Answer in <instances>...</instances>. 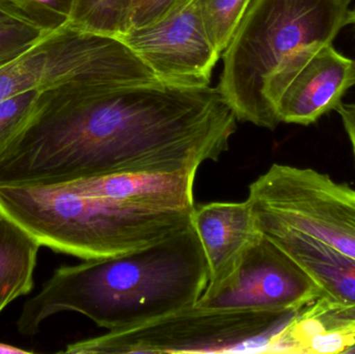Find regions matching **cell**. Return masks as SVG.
I'll list each match as a JSON object with an SVG mask.
<instances>
[{
	"mask_svg": "<svg viewBox=\"0 0 355 354\" xmlns=\"http://www.w3.org/2000/svg\"><path fill=\"white\" fill-rule=\"evenodd\" d=\"M237 116L217 87L79 83L40 91L0 155V187L194 172L229 149Z\"/></svg>",
	"mask_w": 355,
	"mask_h": 354,
	"instance_id": "6da1fadb",
	"label": "cell"
},
{
	"mask_svg": "<svg viewBox=\"0 0 355 354\" xmlns=\"http://www.w3.org/2000/svg\"><path fill=\"white\" fill-rule=\"evenodd\" d=\"M194 172L0 187V213L42 247L85 260L151 247L191 224Z\"/></svg>",
	"mask_w": 355,
	"mask_h": 354,
	"instance_id": "7a4b0ae2",
	"label": "cell"
},
{
	"mask_svg": "<svg viewBox=\"0 0 355 354\" xmlns=\"http://www.w3.org/2000/svg\"><path fill=\"white\" fill-rule=\"evenodd\" d=\"M208 283L191 222L146 249L58 268L25 303L17 328L33 336L47 318L75 312L108 332L126 330L196 305Z\"/></svg>",
	"mask_w": 355,
	"mask_h": 354,
	"instance_id": "3957f363",
	"label": "cell"
},
{
	"mask_svg": "<svg viewBox=\"0 0 355 354\" xmlns=\"http://www.w3.org/2000/svg\"><path fill=\"white\" fill-rule=\"evenodd\" d=\"M350 0H254L227 47L217 89L239 122L277 128L263 97L267 77L302 46L333 43L347 25Z\"/></svg>",
	"mask_w": 355,
	"mask_h": 354,
	"instance_id": "277c9868",
	"label": "cell"
},
{
	"mask_svg": "<svg viewBox=\"0 0 355 354\" xmlns=\"http://www.w3.org/2000/svg\"><path fill=\"white\" fill-rule=\"evenodd\" d=\"M296 313L204 309L192 305L133 328L72 343L64 353H272L282 330Z\"/></svg>",
	"mask_w": 355,
	"mask_h": 354,
	"instance_id": "5b68a950",
	"label": "cell"
},
{
	"mask_svg": "<svg viewBox=\"0 0 355 354\" xmlns=\"http://www.w3.org/2000/svg\"><path fill=\"white\" fill-rule=\"evenodd\" d=\"M162 82L120 39L70 24L46 33L0 66V101L64 83Z\"/></svg>",
	"mask_w": 355,
	"mask_h": 354,
	"instance_id": "8992f818",
	"label": "cell"
},
{
	"mask_svg": "<svg viewBox=\"0 0 355 354\" xmlns=\"http://www.w3.org/2000/svg\"><path fill=\"white\" fill-rule=\"evenodd\" d=\"M257 230L294 231L355 259V189L312 168L272 164L248 189Z\"/></svg>",
	"mask_w": 355,
	"mask_h": 354,
	"instance_id": "52a82bcc",
	"label": "cell"
},
{
	"mask_svg": "<svg viewBox=\"0 0 355 354\" xmlns=\"http://www.w3.org/2000/svg\"><path fill=\"white\" fill-rule=\"evenodd\" d=\"M321 297L309 274L258 231L227 272L208 283L196 306L282 313L298 312Z\"/></svg>",
	"mask_w": 355,
	"mask_h": 354,
	"instance_id": "ba28073f",
	"label": "cell"
},
{
	"mask_svg": "<svg viewBox=\"0 0 355 354\" xmlns=\"http://www.w3.org/2000/svg\"><path fill=\"white\" fill-rule=\"evenodd\" d=\"M355 85V60L333 43L302 46L267 77L263 97L279 123L302 126L336 110Z\"/></svg>",
	"mask_w": 355,
	"mask_h": 354,
	"instance_id": "9c48e42d",
	"label": "cell"
},
{
	"mask_svg": "<svg viewBox=\"0 0 355 354\" xmlns=\"http://www.w3.org/2000/svg\"><path fill=\"white\" fill-rule=\"evenodd\" d=\"M120 39L162 82L180 87L210 85L221 55L207 30L200 0H180L162 20Z\"/></svg>",
	"mask_w": 355,
	"mask_h": 354,
	"instance_id": "30bf717a",
	"label": "cell"
},
{
	"mask_svg": "<svg viewBox=\"0 0 355 354\" xmlns=\"http://www.w3.org/2000/svg\"><path fill=\"white\" fill-rule=\"evenodd\" d=\"M260 232V231H259ZM292 258L323 297L355 316V259L308 235L284 229L261 232Z\"/></svg>",
	"mask_w": 355,
	"mask_h": 354,
	"instance_id": "8fae6325",
	"label": "cell"
},
{
	"mask_svg": "<svg viewBox=\"0 0 355 354\" xmlns=\"http://www.w3.org/2000/svg\"><path fill=\"white\" fill-rule=\"evenodd\" d=\"M209 267V282L227 272L258 232L248 201L196 207L191 218Z\"/></svg>",
	"mask_w": 355,
	"mask_h": 354,
	"instance_id": "7c38bea8",
	"label": "cell"
},
{
	"mask_svg": "<svg viewBox=\"0 0 355 354\" xmlns=\"http://www.w3.org/2000/svg\"><path fill=\"white\" fill-rule=\"evenodd\" d=\"M41 247L26 231L0 213V313L33 290Z\"/></svg>",
	"mask_w": 355,
	"mask_h": 354,
	"instance_id": "4fadbf2b",
	"label": "cell"
},
{
	"mask_svg": "<svg viewBox=\"0 0 355 354\" xmlns=\"http://www.w3.org/2000/svg\"><path fill=\"white\" fill-rule=\"evenodd\" d=\"M69 24L87 33L122 37L126 33V0H74Z\"/></svg>",
	"mask_w": 355,
	"mask_h": 354,
	"instance_id": "5bb4252c",
	"label": "cell"
},
{
	"mask_svg": "<svg viewBox=\"0 0 355 354\" xmlns=\"http://www.w3.org/2000/svg\"><path fill=\"white\" fill-rule=\"evenodd\" d=\"M254 0H200L202 19L213 44L223 54Z\"/></svg>",
	"mask_w": 355,
	"mask_h": 354,
	"instance_id": "9a60e30c",
	"label": "cell"
},
{
	"mask_svg": "<svg viewBox=\"0 0 355 354\" xmlns=\"http://www.w3.org/2000/svg\"><path fill=\"white\" fill-rule=\"evenodd\" d=\"M24 18L25 22L44 31L68 24L74 0H1Z\"/></svg>",
	"mask_w": 355,
	"mask_h": 354,
	"instance_id": "2e32d148",
	"label": "cell"
},
{
	"mask_svg": "<svg viewBox=\"0 0 355 354\" xmlns=\"http://www.w3.org/2000/svg\"><path fill=\"white\" fill-rule=\"evenodd\" d=\"M39 94L33 89L0 101V155L31 118Z\"/></svg>",
	"mask_w": 355,
	"mask_h": 354,
	"instance_id": "e0dca14e",
	"label": "cell"
},
{
	"mask_svg": "<svg viewBox=\"0 0 355 354\" xmlns=\"http://www.w3.org/2000/svg\"><path fill=\"white\" fill-rule=\"evenodd\" d=\"M180 0H126V33L164 19ZM124 33V35H125Z\"/></svg>",
	"mask_w": 355,
	"mask_h": 354,
	"instance_id": "ac0fdd59",
	"label": "cell"
},
{
	"mask_svg": "<svg viewBox=\"0 0 355 354\" xmlns=\"http://www.w3.org/2000/svg\"><path fill=\"white\" fill-rule=\"evenodd\" d=\"M46 33L49 31L24 24L0 27V66L24 51Z\"/></svg>",
	"mask_w": 355,
	"mask_h": 354,
	"instance_id": "d6986e66",
	"label": "cell"
},
{
	"mask_svg": "<svg viewBox=\"0 0 355 354\" xmlns=\"http://www.w3.org/2000/svg\"><path fill=\"white\" fill-rule=\"evenodd\" d=\"M336 110L341 116L344 128H345L346 133L349 137L355 160V103H341Z\"/></svg>",
	"mask_w": 355,
	"mask_h": 354,
	"instance_id": "ffe728a7",
	"label": "cell"
},
{
	"mask_svg": "<svg viewBox=\"0 0 355 354\" xmlns=\"http://www.w3.org/2000/svg\"><path fill=\"white\" fill-rule=\"evenodd\" d=\"M14 24H24V23L22 22L20 17L14 10L0 3V27Z\"/></svg>",
	"mask_w": 355,
	"mask_h": 354,
	"instance_id": "44dd1931",
	"label": "cell"
},
{
	"mask_svg": "<svg viewBox=\"0 0 355 354\" xmlns=\"http://www.w3.org/2000/svg\"><path fill=\"white\" fill-rule=\"evenodd\" d=\"M31 353L24 349L17 348L12 345L2 344L0 343V354H26Z\"/></svg>",
	"mask_w": 355,
	"mask_h": 354,
	"instance_id": "7402d4cb",
	"label": "cell"
},
{
	"mask_svg": "<svg viewBox=\"0 0 355 354\" xmlns=\"http://www.w3.org/2000/svg\"><path fill=\"white\" fill-rule=\"evenodd\" d=\"M347 24L355 25V8L354 10H350L349 15H348Z\"/></svg>",
	"mask_w": 355,
	"mask_h": 354,
	"instance_id": "603a6c76",
	"label": "cell"
}]
</instances>
